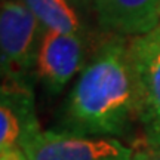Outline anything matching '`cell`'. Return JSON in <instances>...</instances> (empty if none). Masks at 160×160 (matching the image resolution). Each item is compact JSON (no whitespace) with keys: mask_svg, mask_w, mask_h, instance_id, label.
I'll use <instances>...</instances> for the list:
<instances>
[{"mask_svg":"<svg viewBox=\"0 0 160 160\" xmlns=\"http://www.w3.org/2000/svg\"><path fill=\"white\" fill-rule=\"evenodd\" d=\"M39 129L31 85L5 82L0 93V151L21 150L24 141Z\"/></svg>","mask_w":160,"mask_h":160,"instance_id":"obj_7","label":"cell"},{"mask_svg":"<svg viewBox=\"0 0 160 160\" xmlns=\"http://www.w3.org/2000/svg\"><path fill=\"white\" fill-rule=\"evenodd\" d=\"M129 160H160V147L139 142L132 147V154Z\"/></svg>","mask_w":160,"mask_h":160,"instance_id":"obj_9","label":"cell"},{"mask_svg":"<svg viewBox=\"0 0 160 160\" xmlns=\"http://www.w3.org/2000/svg\"><path fill=\"white\" fill-rule=\"evenodd\" d=\"M42 27L86 39V27L79 6L71 0H22Z\"/></svg>","mask_w":160,"mask_h":160,"instance_id":"obj_8","label":"cell"},{"mask_svg":"<svg viewBox=\"0 0 160 160\" xmlns=\"http://www.w3.org/2000/svg\"><path fill=\"white\" fill-rule=\"evenodd\" d=\"M27 160H129L132 147L114 138L74 135L40 128L21 145Z\"/></svg>","mask_w":160,"mask_h":160,"instance_id":"obj_4","label":"cell"},{"mask_svg":"<svg viewBox=\"0 0 160 160\" xmlns=\"http://www.w3.org/2000/svg\"><path fill=\"white\" fill-rule=\"evenodd\" d=\"M43 27L22 0H3L0 9V55L6 82L30 83L36 76Z\"/></svg>","mask_w":160,"mask_h":160,"instance_id":"obj_2","label":"cell"},{"mask_svg":"<svg viewBox=\"0 0 160 160\" xmlns=\"http://www.w3.org/2000/svg\"><path fill=\"white\" fill-rule=\"evenodd\" d=\"M0 160H27L21 150H8L0 151Z\"/></svg>","mask_w":160,"mask_h":160,"instance_id":"obj_10","label":"cell"},{"mask_svg":"<svg viewBox=\"0 0 160 160\" xmlns=\"http://www.w3.org/2000/svg\"><path fill=\"white\" fill-rule=\"evenodd\" d=\"M135 126L138 93L129 39L110 36L80 71L53 129L122 141Z\"/></svg>","mask_w":160,"mask_h":160,"instance_id":"obj_1","label":"cell"},{"mask_svg":"<svg viewBox=\"0 0 160 160\" xmlns=\"http://www.w3.org/2000/svg\"><path fill=\"white\" fill-rule=\"evenodd\" d=\"M98 27L126 39L151 33L160 25V0H93Z\"/></svg>","mask_w":160,"mask_h":160,"instance_id":"obj_6","label":"cell"},{"mask_svg":"<svg viewBox=\"0 0 160 160\" xmlns=\"http://www.w3.org/2000/svg\"><path fill=\"white\" fill-rule=\"evenodd\" d=\"M71 2H73L74 5H77L79 8H88V6L92 8V2H93V0H71Z\"/></svg>","mask_w":160,"mask_h":160,"instance_id":"obj_11","label":"cell"},{"mask_svg":"<svg viewBox=\"0 0 160 160\" xmlns=\"http://www.w3.org/2000/svg\"><path fill=\"white\" fill-rule=\"evenodd\" d=\"M129 53L142 142L160 147V25L148 34L129 39Z\"/></svg>","mask_w":160,"mask_h":160,"instance_id":"obj_3","label":"cell"},{"mask_svg":"<svg viewBox=\"0 0 160 160\" xmlns=\"http://www.w3.org/2000/svg\"><path fill=\"white\" fill-rule=\"evenodd\" d=\"M85 58L86 39L43 28L36 62V77L51 95H57L85 68Z\"/></svg>","mask_w":160,"mask_h":160,"instance_id":"obj_5","label":"cell"}]
</instances>
